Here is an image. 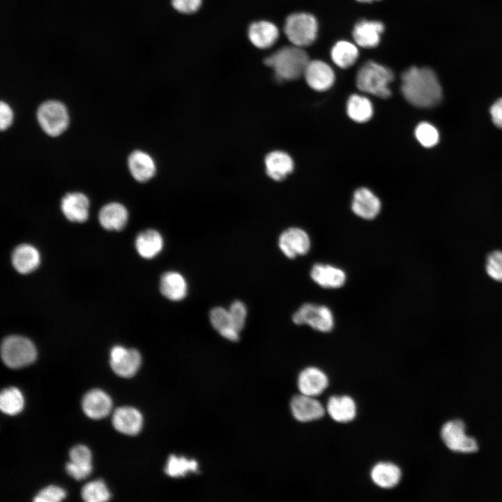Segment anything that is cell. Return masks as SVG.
Masks as SVG:
<instances>
[{
  "instance_id": "5",
  "label": "cell",
  "mask_w": 502,
  "mask_h": 502,
  "mask_svg": "<svg viewBox=\"0 0 502 502\" xmlns=\"http://www.w3.org/2000/svg\"><path fill=\"white\" fill-rule=\"evenodd\" d=\"M317 20L312 15L305 13L289 15L284 26L289 40L300 47L311 45L317 38Z\"/></svg>"
},
{
  "instance_id": "14",
  "label": "cell",
  "mask_w": 502,
  "mask_h": 502,
  "mask_svg": "<svg viewBox=\"0 0 502 502\" xmlns=\"http://www.w3.org/2000/svg\"><path fill=\"white\" fill-rule=\"evenodd\" d=\"M112 423L114 427L119 432L133 436L140 432L143 425V417L135 408L119 407L114 412Z\"/></svg>"
},
{
  "instance_id": "22",
  "label": "cell",
  "mask_w": 502,
  "mask_h": 502,
  "mask_svg": "<svg viewBox=\"0 0 502 502\" xmlns=\"http://www.w3.org/2000/svg\"><path fill=\"white\" fill-rule=\"evenodd\" d=\"M279 31L272 22L257 21L252 23L248 28V38L250 42L259 49H266L277 40Z\"/></svg>"
},
{
  "instance_id": "39",
  "label": "cell",
  "mask_w": 502,
  "mask_h": 502,
  "mask_svg": "<svg viewBox=\"0 0 502 502\" xmlns=\"http://www.w3.org/2000/svg\"><path fill=\"white\" fill-rule=\"evenodd\" d=\"M70 462L78 464H91V453L85 446L78 445L73 447L69 452Z\"/></svg>"
},
{
  "instance_id": "41",
  "label": "cell",
  "mask_w": 502,
  "mask_h": 502,
  "mask_svg": "<svg viewBox=\"0 0 502 502\" xmlns=\"http://www.w3.org/2000/svg\"><path fill=\"white\" fill-rule=\"evenodd\" d=\"M202 0H172L175 10L184 14L197 12L201 5Z\"/></svg>"
},
{
  "instance_id": "19",
  "label": "cell",
  "mask_w": 502,
  "mask_h": 502,
  "mask_svg": "<svg viewBox=\"0 0 502 502\" xmlns=\"http://www.w3.org/2000/svg\"><path fill=\"white\" fill-rule=\"evenodd\" d=\"M312 280L318 285L326 289H337L346 282V274L341 268L323 264H314L310 271Z\"/></svg>"
},
{
  "instance_id": "28",
  "label": "cell",
  "mask_w": 502,
  "mask_h": 502,
  "mask_svg": "<svg viewBox=\"0 0 502 502\" xmlns=\"http://www.w3.org/2000/svg\"><path fill=\"white\" fill-rule=\"evenodd\" d=\"M371 478L377 486L389 489L396 486L402 476L400 469L390 462H379L374 466Z\"/></svg>"
},
{
  "instance_id": "3",
  "label": "cell",
  "mask_w": 502,
  "mask_h": 502,
  "mask_svg": "<svg viewBox=\"0 0 502 502\" xmlns=\"http://www.w3.org/2000/svg\"><path fill=\"white\" fill-rule=\"evenodd\" d=\"M393 79V72L389 68L369 61L358 70L356 86L362 91L379 98H387L391 95L389 84Z\"/></svg>"
},
{
  "instance_id": "29",
  "label": "cell",
  "mask_w": 502,
  "mask_h": 502,
  "mask_svg": "<svg viewBox=\"0 0 502 502\" xmlns=\"http://www.w3.org/2000/svg\"><path fill=\"white\" fill-rule=\"evenodd\" d=\"M209 319L215 329L225 339L236 342L239 339V333L231 324L229 310L222 307L213 308L209 313Z\"/></svg>"
},
{
  "instance_id": "16",
  "label": "cell",
  "mask_w": 502,
  "mask_h": 502,
  "mask_svg": "<svg viewBox=\"0 0 502 502\" xmlns=\"http://www.w3.org/2000/svg\"><path fill=\"white\" fill-rule=\"evenodd\" d=\"M383 31L384 25L381 22L362 20L355 24L352 35L359 46L373 48L379 45Z\"/></svg>"
},
{
  "instance_id": "7",
  "label": "cell",
  "mask_w": 502,
  "mask_h": 502,
  "mask_svg": "<svg viewBox=\"0 0 502 502\" xmlns=\"http://www.w3.org/2000/svg\"><path fill=\"white\" fill-rule=\"evenodd\" d=\"M441 438L451 451L460 453H473L478 450L476 439L466 433V425L459 419L445 423L441 429Z\"/></svg>"
},
{
  "instance_id": "2",
  "label": "cell",
  "mask_w": 502,
  "mask_h": 502,
  "mask_svg": "<svg viewBox=\"0 0 502 502\" xmlns=\"http://www.w3.org/2000/svg\"><path fill=\"white\" fill-rule=\"evenodd\" d=\"M264 62L273 69L278 80H294L304 75L310 60L301 47L293 45L277 50Z\"/></svg>"
},
{
  "instance_id": "12",
  "label": "cell",
  "mask_w": 502,
  "mask_h": 502,
  "mask_svg": "<svg viewBox=\"0 0 502 502\" xmlns=\"http://www.w3.org/2000/svg\"><path fill=\"white\" fill-rule=\"evenodd\" d=\"M290 406L294 417L300 422L318 420L325 413V409L319 401L302 393L291 399Z\"/></svg>"
},
{
  "instance_id": "17",
  "label": "cell",
  "mask_w": 502,
  "mask_h": 502,
  "mask_svg": "<svg viewBox=\"0 0 502 502\" xmlns=\"http://www.w3.org/2000/svg\"><path fill=\"white\" fill-rule=\"evenodd\" d=\"M328 385L326 374L314 367L304 369L298 378V387L301 393L312 397L321 394Z\"/></svg>"
},
{
  "instance_id": "25",
  "label": "cell",
  "mask_w": 502,
  "mask_h": 502,
  "mask_svg": "<svg viewBox=\"0 0 502 502\" xmlns=\"http://www.w3.org/2000/svg\"><path fill=\"white\" fill-rule=\"evenodd\" d=\"M327 411L336 422L348 423L356 415V405L354 400L348 395L332 396L327 403Z\"/></svg>"
},
{
  "instance_id": "1",
  "label": "cell",
  "mask_w": 502,
  "mask_h": 502,
  "mask_svg": "<svg viewBox=\"0 0 502 502\" xmlns=\"http://www.w3.org/2000/svg\"><path fill=\"white\" fill-rule=\"evenodd\" d=\"M401 81L403 96L413 106L429 109L441 103V86L435 73L430 68L411 67L403 72Z\"/></svg>"
},
{
  "instance_id": "8",
  "label": "cell",
  "mask_w": 502,
  "mask_h": 502,
  "mask_svg": "<svg viewBox=\"0 0 502 502\" xmlns=\"http://www.w3.org/2000/svg\"><path fill=\"white\" fill-rule=\"evenodd\" d=\"M295 324H306L322 333L330 332L334 327L331 310L325 305L313 303L303 305L292 316Z\"/></svg>"
},
{
  "instance_id": "27",
  "label": "cell",
  "mask_w": 502,
  "mask_h": 502,
  "mask_svg": "<svg viewBox=\"0 0 502 502\" xmlns=\"http://www.w3.org/2000/svg\"><path fill=\"white\" fill-rule=\"evenodd\" d=\"M135 247L141 257L145 259L153 258L162 250V236L155 229H147L138 234Z\"/></svg>"
},
{
  "instance_id": "44",
  "label": "cell",
  "mask_w": 502,
  "mask_h": 502,
  "mask_svg": "<svg viewBox=\"0 0 502 502\" xmlns=\"http://www.w3.org/2000/svg\"><path fill=\"white\" fill-rule=\"evenodd\" d=\"M356 1H358L359 2H362V3H371L374 1H379V0H356Z\"/></svg>"
},
{
  "instance_id": "6",
  "label": "cell",
  "mask_w": 502,
  "mask_h": 502,
  "mask_svg": "<svg viewBox=\"0 0 502 502\" xmlns=\"http://www.w3.org/2000/svg\"><path fill=\"white\" fill-rule=\"evenodd\" d=\"M37 119L42 129L52 137L63 133L69 123L66 107L57 100H47L42 103L37 110Z\"/></svg>"
},
{
  "instance_id": "32",
  "label": "cell",
  "mask_w": 502,
  "mask_h": 502,
  "mask_svg": "<svg viewBox=\"0 0 502 502\" xmlns=\"http://www.w3.org/2000/svg\"><path fill=\"white\" fill-rule=\"evenodd\" d=\"M24 403L21 391L15 387L3 389L1 393L0 409L6 414L13 416L19 413L23 409Z\"/></svg>"
},
{
  "instance_id": "4",
  "label": "cell",
  "mask_w": 502,
  "mask_h": 502,
  "mask_svg": "<svg viewBox=\"0 0 502 502\" xmlns=\"http://www.w3.org/2000/svg\"><path fill=\"white\" fill-rule=\"evenodd\" d=\"M1 355L6 365L10 368H20L32 363L36 358L37 352L31 340L12 335L3 340Z\"/></svg>"
},
{
  "instance_id": "13",
  "label": "cell",
  "mask_w": 502,
  "mask_h": 502,
  "mask_svg": "<svg viewBox=\"0 0 502 502\" xmlns=\"http://www.w3.org/2000/svg\"><path fill=\"white\" fill-rule=\"evenodd\" d=\"M351 208L358 217L371 220L376 218L379 213L381 202L370 190L360 188L357 189L353 194Z\"/></svg>"
},
{
  "instance_id": "36",
  "label": "cell",
  "mask_w": 502,
  "mask_h": 502,
  "mask_svg": "<svg viewBox=\"0 0 502 502\" xmlns=\"http://www.w3.org/2000/svg\"><path fill=\"white\" fill-rule=\"evenodd\" d=\"M232 326L238 332L244 327L247 317V308L240 301H234L229 308Z\"/></svg>"
},
{
  "instance_id": "11",
  "label": "cell",
  "mask_w": 502,
  "mask_h": 502,
  "mask_svg": "<svg viewBox=\"0 0 502 502\" xmlns=\"http://www.w3.org/2000/svg\"><path fill=\"white\" fill-rule=\"evenodd\" d=\"M303 75L307 84L317 91L328 89L335 81L333 69L320 60L310 61Z\"/></svg>"
},
{
  "instance_id": "18",
  "label": "cell",
  "mask_w": 502,
  "mask_h": 502,
  "mask_svg": "<svg viewBox=\"0 0 502 502\" xmlns=\"http://www.w3.org/2000/svg\"><path fill=\"white\" fill-rule=\"evenodd\" d=\"M82 404L84 413L92 419L106 417L109 413L112 405L110 397L100 389L89 391L84 396Z\"/></svg>"
},
{
  "instance_id": "10",
  "label": "cell",
  "mask_w": 502,
  "mask_h": 502,
  "mask_svg": "<svg viewBox=\"0 0 502 502\" xmlns=\"http://www.w3.org/2000/svg\"><path fill=\"white\" fill-rule=\"evenodd\" d=\"M278 245L287 257L294 259L306 254L310 249L311 242L308 234L303 229L291 227L280 234Z\"/></svg>"
},
{
  "instance_id": "21",
  "label": "cell",
  "mask_w": 502,
  "mask_h": 502,
  "mask_svg": "<svg viewBox=\"0 0 502 502\" xmlns=\"http://www.w3.org/2000/svg\"><path fill=\"white\" fill-rule=\"evenodd\" d=\"M128 163L132 176L139 182H146L155 174V161L149 154L142 151H132L128 157Z\"/></svg>"
},
{
  "instance_id": "42",
  "label": "cell",
  "mask_w": 502,
  "mask_h": 502,
  "mask_svg": "<svg viewBox=\"0 0 502 502\" xmlns=\"http://www.w3.org/2000/svg\"><path fill=\"white\" fill-rule=\"evenodd\" d=\"M0 127L1 130H6L13 122V113L10 107L5 102L1 101L0 105Z\"/></svg>"
},
{
  "instance_id": "43",
  "label": "cell",
  "mask_w": 502,
  "mask_h": 502,
  "mask_svg": "<svg viewBox=\"0 0 502 502\" xmlns=\"http://www.w3.org/2000/svg\"><path fill=\"white\" fill-rule=\"evenodd\" d=\"M489 113L494 125L502 129V98L496 100L490 107Z\"/></svg>"
},
{
  "instance_id": "38",
  "label": "cell",
  "mask_w": 502,
  "mask_h": 502,
  "mask_svg": "<svg viewBox=\"0 0 502 502\" xmlns=\"http://www.w3.org/2000/svg\"><path fill=\"white\" fill-rule=\"evenodd\" d=\"M486 270L492 279L502 282V251H494L488 255Z\"/></svg>"
},
{
  "instance_id": "37",
  "label": "cell",
  "mask_w": 502,
  "mask_h": 502,
  "mask_svg": "<svg viewBox=\"0 0 502 502\" xmlns=\"http://www.w3.org/2000/svg\"><path fill=\"white\" fill-rule=\"evenodd\" d=\"M66 496L63 489L55 485H49L40 490L33 499L35 502H58Z\"/></svg>"
},
{
  "instance_id": "40",
  "label": "cell",
  "mask_w": 502,
  "mask_h": 502,
  "mask_svg": "<svg viewBox=\"0 0 502 502\" xmlns=\"http://www.w3.org/2000/svg\"><path fill=\"white\" fill-rule=\"evenodd\" d=\"M66 469L68 473L77 480L86 478L91 472V464H78L70 462L66 464Z\"/></svg>"
},
{
  "instance_id": "35",
  "label": "cell",
  "mask_w": 502,
  "mask_h": 502,
  "mask_svg": "<svg viewBox=\"0 0 502 502\" xmlns=\"http://www.w3.org/2000/svg\"><path fill=\"white\" fill-rule=\"evenodd\" d=\"M414 133L418 142L425 148L435 146L439 141L438 130L427 122H421L418 124Z\"/></svg>"
},
{
  "instance_id": "30",
  "label": "cell",
  "mask_w": 502,
  "mask_h": 502,
  "mask_svg": "<svg viewBox=\"0 0 502 502\" xmlns=\"http://www.w3.org/2000/svg\"><path fill=\"white\" fill-rule=\"evenodd\" d=\"M347 112L349 117L358 123L369 121L373 114V107L368 98L358 94L351 95L348 99Z\"/></svg>"
},
{
  "instance_id": "20",
  "label": "cell",
  "mask_w": 502,
  "mask_h": 502,
  "mask_svg": "<svg viewBox=\"0 0 502 502\" xmlns=\"http://www.w3.org/2000/svg\"><path fill=\"white\" fill-rule=\"evenodd\" d=\"M267 175L275 181H282L292 172L294 164L291 156L282 151H273L264 159Z\"/></svg>"
},
{
  "instance_id": "24",
  "label": "cell",
  "mask_w": 502,
  "mask_h": 502,
  "mask_svg": "<svg viewBox=\"0 0 502 502\" xmlns=\"http://www.w3.org/2000/svg\"><path fill=\"white\" fill-rule=\"evenodd\" d=\"M128 218L126 207L118 202L105 205L98 215L101 226L107 230H121L127 223Z\"/></svg>"
},
{
  "instance_id": "26",
  "label": "cell",
  "mask_w": 502,
  "mask_h": 502,
  "mask_svg": "<svg viewBox=\"0 0 502 502\" xmlns=\"http://www.w3.org/2000/svg\"><path fill=\"white\" fill-rule=\"evenodd\" d=\"M12 263L19 273H29L38 266L40 254L38 250L31 245H20L13 250Z\"/></svg>"
},
{
  "instance_id": "33",
  "label": "cell",
  "mask_w": 502,
  "mask_h": 502,
  "mask_svg": "<svg viewBox=\"0 0 502 502\" xmlns=\"http://www.w3.org/2000/svg\"><path fill=\"white\" fill-rule=\"evenodd\" d=\"M197 468L195 460L172 455L168 459L165 471L169 476L177 478L184 476L188 472H195Z\"/></svg>"
},
{
  "instance_id": "23",
  "label": "cell",
  "mask_w": 502,
  "mask_h": 502,
  "mask_svg": "<svg viewBox=\"0 0 502 502\" xmlns=\"http://www.w3.org/2000/svg\"><path fill=\"white\" fill-rule=\"evenodd\" d=\"M161 294L172 301L183 300L187 295L188 284L185 277L176 271L165 273L160 281Z\"/></svg>"
},
{
  "instance_id": "31",
  "label": "cell",
  "mask_w": 502,
  "mask_h": 502,
  "mask_svg": "<svg viewBox=\"0 0 502 502\" xmlns=\"http://www.w3.org/2000/svg\"><path fill=\"white\" fill-rule=\"evenodd\" d=\"M358 57L357 47L348 41H339L331 50L332 60L337 66L342 68H347L353 65Z\"/></svg>"
},
{
  "instance_id": "15",
  "label": "cell",
  "mask_w": 502,
  "mask_h": 502,
  "mask_svg": "<svg viewBox=\"0 0 502 502\" xmlns=\"http://www.w3.org/2000/svg\"><path fill=\"white\" fill-rule=\"evenodd\" d=\"M61 208L65 217L70 221L83 222L89 217V201L83 193L70 192L62 198Z\"/></svg>"
},
{
  "instance_id": "9",
  "label": "cell",
  "mask_w": 502,
  "mask_h": 502,
  "mask_svg": "<svg viewBox=\"0 0 502 502\" xmlns=\"http://www.w3.org/2000/svg\"><path fill=\"white\" fill-rule=\"evenodd\" d=\"M141 363V355L135 349H126L118 345L111 349L109 363L113 372L119 376H133L139 369Z\"/></svg>"
},
{
  "instance_id": "34",
  "label": "cell",
  "mask_w": 502,
  "mask_h": 502,
  "mask_svg": "<svg viewBox=\"0 0 502 502\" xmlns=\"http://www.w3.org/2000/svg\"><path fill=\"white\" fill-rule=\"evenodd\" d=\"M82 499L87 502H102L110 499V493L102 480L91 481L82 489Z\"/></svg>"
}]
</instances>
